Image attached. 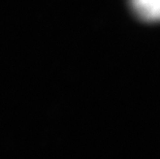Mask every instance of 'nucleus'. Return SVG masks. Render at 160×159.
Here are the masks:
<instances>
[{"label": "nucleus", "instance_id": "nucleus-1", "mask_svg": "<svg viewBox=\"0 0 160 159\" xmlns=\"http://www.w3.org/2000/svg\"><path fill=\"white\" fill-rule=\"evenodd\" d=\"M130 4L137 16L144 21H160V0H130Z\"/></svg>", "mask_w": 160, "mask_h": 159}]
</instances>
